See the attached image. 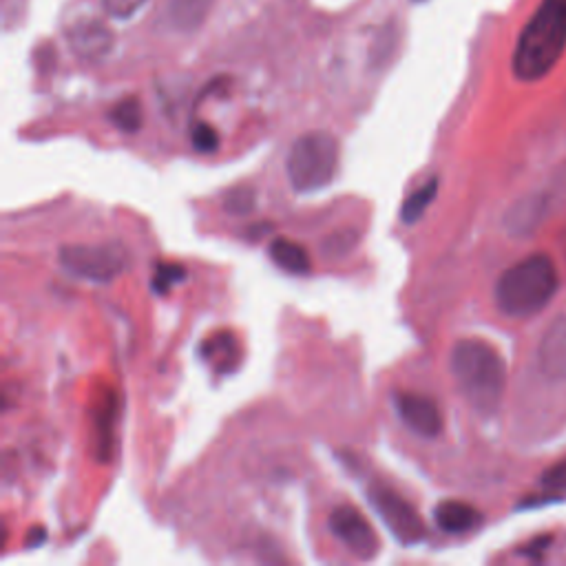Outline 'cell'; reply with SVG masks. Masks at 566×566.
Masks as SVG:
<instances>
[{"instance_id":"obj_1","label":"cell","mask_w":566,"mask_h":566,"mask_svg":"<svg viewBox=\"0 0 566 566\" xmlns=\"http://www.w3.org/2000/svg\"><path fill=\"white\" fill-rule=\"evenodd\" d=\"M566 51V0H542L520 31L511 69L520 82L549 76Z\"/></svg>"},{"instance_id":"obj_2","label":"cell","mask_w":566,"mask_h":566,"mask_svg":"<svg viewBox=\"0 0 566 566\" xmlns=\"http://www.w3.org/2000/svg\"><path fill=\"white\" fill-rule=\"evenodd\" d=\"M452 376L460 394L480 414H494L507 387V365L489 341L460 339L452 350Z\"/></svg>"},{"instance_id":"obj_3","label":"cell","mask_w":566,"mask_h":566,"mask_svg":"<svg viewBox=\"0 0 566 566\" xmlns=\"http://www.w3.org/2000/svg\"><path fill=\"white\" fill-rule=\"evenodd\" d=\"M558 290V266L547 253H536L502 272L496 283V306L511 319H531L549 306Z\"/></svg>"},{"instance_id":"obj_4","label":"cell","mask_w":566,"mask_h":566,"mask_svg":"<svg viewBox=\"0 0 566 566\" xmlns=\"http://www.w3.org/2000/svg\"><path fill=\"white\" fill-rule=\"evenodd\" d=\"M339 140L328 131H310L292 144L286 171L297 193H314L332 184L339 171Z\"/></svg>"},{"instance_id":"obj_5","label":"cell","mask_w":566,"mask_h":566,"mask_svg":"<svg viewBox=\"0 0 566 566\" xmlns=\"http://www.w3.org/2000/svg\"><path fill=\"white\" fill-rule=\"evenodd\" d=\"M60 264L80 279L107 283L122 275L127 255L115 244H73L60 250Z\"/></svg>"},{"instance_id":"obj_6","label":"cell","mask_w":566,"mask_h":566,"mask_svg":"<svg viewBox=\"0 0 566 566\" xmlns=\"http://www.w3.org/2000/svg\"><path fill=\"white\" fill-rule=\"evenodd\" d=\"M370 505L379 513L385 527L394 533V538L401 544H416L425 540V524L418 516V511L396 491L383 485H374L370 489Z\"/></svg>"},{"instance_id":"obj_7","label":"cell","mask_w":566,"mask_h":566,"mask_svg":"<svg viewBox=\"0 0 566 566\" xmlns=\"http://www.w3.org/2000/svg\"><path fill=\"white\" fill-rule=\"evenodd\" d=\"M330 531L337 536L350 553L361 560H372L379 553V536L372 529L368 518L359 509L350 505H341L330 513Z\"/></svg>"},{"instance_id":"obj_8","label":"cell","mask_w":566,"mask_h":566,"mask_svg":"<svg viewBox=\"0 0 566 566\" xmlns=\"http://www.w3.org/2000/svg\"><path fill=\"white\" fill-rule=\"evenodd\" d=\"M396 412L401 421L423 438H436L443 432V414H440L434 398L414 392H398L394 396Z\"/></svg>"},{"instance_id":"obj_9","label":"cell","mask_w":566,"mask_h":566,"mask_svg":"<svg viewBox=\"0 0 566 566\" xmlns=\"http://www.w3.org/2000/svg\"><path fill=\"white\" fill-rule=\"evenodd\" d=\"M538 365L551 383H566V314L555 317L542 332Z\"/></svg>"},{"instance_id":"obj_10","label":"cell","mask_w":566,"mask_h":566,"mask_svg":"<svg viewBox=\"0 0 566 566\" xmlns=\"http://www.w3.org/2000/svg\"><path fill=\"white\" fill-rule=\"evenodd\" d=\"M69 47L82 60H100L109 54L115 43L113 31L98 18H85L67 29Z\"/></svg>"},{"instance_id":"obj_11","label":"cell","mask_w":566,"mask_h":566,"mask_svg":"<svg viewBox=\"0 0 566 566\" xmlns=\"http://www.w3.org/2000/svg\"><path fill=\"white\" fill-rule=\"evenodd\" d=\"M434 520L445 533H467L478 527L482 516L463 500H445L434 509Z\"/></svg>"},{"instance_id":"obj_12","label":"cell","mask_w":566,"mask_h":566,"mask_svg":"<svg viewBox=\"0 0 566 566\" xmlns=\"http://www.w3.org/2000/svg\"><path fill=\"white\" fill-rule=\"evenodd\" d=\"M268 253H270V259L275 261L281 270L290 272V275H306V272L310 270L308 250L288 237L272 239L268 246Z\"/></svg>"},{"instance_id":"obj_13","label":"cell","mask_w":566,"mask_h":566,"mask_svg":"<svg viewBox=\"0 0 566 566\" xmlns=\"http://www.w3.org/2000/svg\"><path fill=\"white\" fill-rule=\"evenodd\" d=\"M215 0H169L166 5V16L171 25L182 31H193L204 23L206 16L211 14Z\"/></svg>"},{"instance_id":"obj_14","label":"cell","mask_w":566,"mask_h":566,"mask_svg":"<svg viewBox=\"0 0 566 566\" xmlns=\"http://www.w3.org/2000/svg\"><path fill=\"white\" fill-rule=\"evenodd\" d=\"M436 193H438V180H429L427 184L418 188V191H414L410 195V199H407V202L403 204V211H401L403 222H407V224L418 222V219H421L423 213L427 211V206L434 202Z\"/></svg>"},{"instance_id":"obj_15","label":"cell","mask_w":566,"mask_h":566,"mask_svg":"<svg viewBox=\"0 0 566 566\" xmlns=\"http://www.w3.org/2000/svg\"><path fill=\"white\" fill-rule=\"evenodd\" d=\"M109 118H111V122L115 124V127L122 129V131H127V133L138 131V129L142 127V109H140V102L135 100V98H127V100L118 102V104H115V107L111 109Z\"/></svg>"},{"instance_id":"obj_16","label":"cell","mask_w":566,"mask_h":566,"mask_svg":"<svg viewBox=\"0 0 566 566\" xmlns=\"http://www.w3.org/2000/svg\"><path fill=\"white\" fill-rule=\"evenodd\" d=\"M255 206V191L253 186H235L224 199V208L233 215H246Z\"/></svg>"},{"instance_id":"obj_17","label":"cell","mask_w":566,"mask_h":566,"mask_svg":"<svg viewBox=\"0 0 566 566\" xmlns=\"http://www.w3.org/2000/svg\"><path fill=\"white\" fill-rule=\"evenodd\" d=\"M540 485L551 496H566V458L544 471L540 476Z\"/></svg>"},{"instance_id":"obj_18","label":"cell","mask_w":566,"mask_h":566,"mask_svg":"<svg viewBox=\"0 0 566 566\" xmlns=\"http://www.w3.org/2000/svg\"><path fill=\"white\" fill-rule=\"evenodd\" d=\"M142 5H146V0H102L104 12L118 20H127L135 16L142 9Z\"/></svg>"},{"instance_id":"obj_19","label":"cell","mask_w":566,"mask_h":566,"mask_svg":"<svg viewBox=\"0 0 566 566\" xmlns=\"http://www.w3.org/2000/svg\"><path fill=\"white\" fill-rule=\"evenodd\" d=\"M193 146L202 153L217 151V146H219L217 131L213 127H208V124H204V122L195 124V127H193Z\"/></svg>"},{"instance_id":"obj_20","label":"cell","mask_w":566,"mask_h":566,"mask_svg":"<svg viewBox=\"0 0 566 566\" xmlns=\"http://www.w3.org/2000/svg\"><path fill=\"white\" fill-rule=\"evenodd\" d=\"M354 246V235L352 230H339V233H334L328 241L326 246H323V253L328 257H343L348 250H352Z\"/></svg>"},{"instance_id":"obj_21","label":"cell","mask_w":566,"mask_h":566,"mask_svg":"<svg viewBox=\"0 0 566 566\" xmlns=\"http://www.w3.org/2000/svg\"><path fill=\"white\" fill-rule=\"evenodd\" d=\"M186 275L184 268L177 264V266H160L157 268V277L153 279L155 283V290L157 292H166L169 290L175 281H180Z\"/></svg>"},{"instance_id":"obj_22","label":"cell","mask_w":566,"mask_h":566,"mask_svg":"<svg viewBox=\"0 0 566 566\" xmlns=\"http://www.w3.org/2000/svg\"><path fill=\"white\" fill-rule=\"evenodd\" d=\"M414 3H425V0H414Z\"/></svg>"}]
</instances>
